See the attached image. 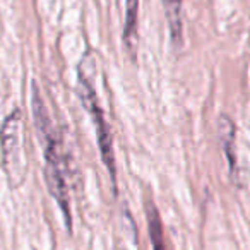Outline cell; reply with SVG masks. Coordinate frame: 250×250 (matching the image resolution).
<instances>
[{
    "instance_id": "52a82bcc",
    "label": "cell",
    "mask_w": 250,
    "mask_h": 250,
    "mask_svg": "<svg viewBox=\"0 0 250 250\" xmlns=\"http://www.w3.org/2000/svg\"><path fill=\"white\" fill-rule=\"evenodd\" d=\"M146 218H147V229H149V238L151 243H153V250H167L160 212H158L154 202L151 201L146 202Z\"/></svg>"
},
{
    "instance_id": "277c9868",
    "label": "cell",
    "mask_w": 250,
    "mask_h": 250,
    "mask_svg": "<svg viewBox=\"0 0 250 250\" xmlns=\"http://www.w3.org/2000/svg\"><path fill=\"white\" fill-rule=\"evenodd\" d=\"M218 134H219V143H221L223 153L228 161L229 171L236 170V129L235 122L228 117V115H221L218 118Z\"/></svg>"
},
{
    "instance_id": "6da1fadb",
    "label": "cell",
    "mask_w": 250,
    "mask_h": 250,
    "mask_svg": "<svg viewBox=\"0 0 250 250\" xmlns=\"http://www.w3.org/2000/svg\"><path fill=\"white\" fill-rule=\"evenodd\" d=\"M31 110L36 132H38L40 143L43 147V156H45L46 185H48L52 197L55 199L60 211H62L67 229L72 231V212H70V199L65 182V156H63L62 141H60L59 132H57L55 125L50 118L42 91L36 83H33L31 89Z\"/></svg>"
},
{
    "instance_id": "3957f363",
    "label": "cell",
    "mask_w": 250,
    "mask_h": 250,
    "mask_svg": "<svg viewBox=\"0 0 250 250\" xmlns=\"http://www.w3.org/2000/svg\"><path fill=\"white\" fill-rule=\"evenodd\" d=\"M79 98L83 106L89 111L91 118H93L94 125H96V137H98V146H100L101 160H103L104 167H106L108 173H110L111 184L113 188L117 185V167H115V154H113V141H111V132L110 127L106 125V120L103 117L100 104H98L96 91L91 86L89 79L83 74V70H79Z\"/></svg>"
},
{
    "instance_id": "7a4b0ae2",
    "label": "cell",
    "mask_w": 250,
    "mask_h": 250,
    "mask_svg": "<svg viewBox=\"0 0 250 250\" xmlns=\"http://www.w3.org/2000/svg\"><path fill=\"white\" fill-rule=\"evenodd\" d=\"M22 113L12 110L5 117L0 127V151H2V168L11 187H19L26 180V154L22 144Z\"/></svg>"
},
{
    "instance_id": "5b68a950",
    "label": "cell",
    "mask_w": 250,
    "mask_h": 250,
    "mask_svg": "<svg viewBox=\"0 0 250 250\" xmlns=\"http://www.w3.org/2000/svg\"><path fill=\"white\" fill-rule=\"evenodd\" d=\"M182 7H184V0H163L165 19L168 22V33H170V40L175 46H180L182 40H184Z\"/></svg>"
},
{
    "instance_id": "8992f818",
    "label": "cell",
    "mask_w": 250,
    "mask_h": 250,
    "mask_svg": "<svg viewBox=\"0 0 250 250\" xmlns=\"http://www.w3.org/2000/svg\"><path fill=\"white\" fill-rule=\"evenodd\" d=\"M137 12H139V0H125L124 45L132 57L136 55L137 46Z\"/></svg>"
}]
</instances>
